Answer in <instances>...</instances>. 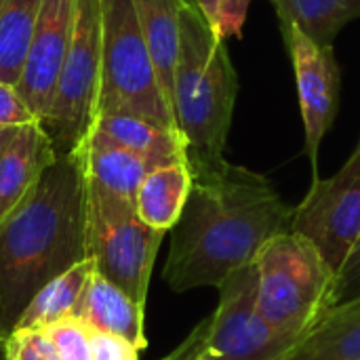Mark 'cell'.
I'll use <instances>...</instances> for the list:
<instances>
[{
  "mask_svg": "<svg viewBox=\"0 0 360 360\" xmlns=\"http://www.w3.org/2000/svg\"><path fill=\"white\" fill-rule=\"evenodd\" d=\"M293 209L266 175L232 165L192 171V190L171 230L162 270L175 293L219 287L232 272L255 262L262 247L291 230Z\"/></svg>",
  "mask_w": 360,
  "mask_h": 360,
  "instance_id": "1",
  "label": "cell"
},
{
  "mask_svg": "<svg viewBox=\"0 0 360 360\" xmlns=\"http://www.w3.org/2000/svg\"><path fill=\"white\" fill-rule=\"evenodd\" d=\"M89 177L82 148L59 154L0 224V325L15 329L34 295L86 259Z\"/></svg>",
  "mask_w": 360,
  "mask_h": 360,
  "instance_id": "2",
  "label": "cell"
},
{
  "mask_svg": "<svg viewBox=\"0 0 360 360\" xmlns=\"http://www.w3.org/2000/svg\"><path fill=\"white\" fill-rule=\"evenodd\" d=\"M238 95V76L226 38L196 2L181 8L179 57L173 76V116L186 146L190 171L226 160V143Z\"/></svg>",
  "mask_w": 360,
  "mask_h": 360,
  "instance_id": "3",
  "label": "cell"
},
{
  "mask_svg": "<svg viewBox=\"0 0 360 360\" xmlns=\"http://www.w3.org/2000/svg\"><path fill=\"white\" fill-rule=\"evenodd\" d=\"M257 308L281 333L308 335L344 293L340 274L300 232L272 236L255 262Z\"/></svg>",
  "mask_w": 360,
  "mask_h": 360,
  "instance_id": "4",
  "label": "cell"
},
{
  "mask_svg": "<svg viewBox=\"0 0 360 360\" xmlns=\"http://www.w3.org/2000/svg\"><path fill=\"white\" fill-rule=\"evenodd\" d=\"M99 114H133L179 133L133 0H101Z\"/></svg>",
  "mask_w": 360,
  "mask_h": 360,
  "instance_id": "5",
  "label": "cell"
},
{
  "mask_svg": "<svg viewBox=\"0 0 360 360\" xmlns=\"http://www.w3.org/2000/svg\"><path fill=\"white\" fill-rule=\"evenodd\" d=\"M215 312L177 346L186 360H287L306 335L276 331L257 308V274L249 264L219 287Z\"/></svg>",
  "mask_w": 360,
  "mask_h": 360,
  "instance_id": "6",
  "label": "cell"
},
{
  "mask_svg": "<svg viewBox=\"0 0 360 360\" xmlns=\"http://www.w3.org/2000/svg\"><path fill=\"white\" fill-rule=\"evenodd\" d=\"M165 234L139 219L133 200L89 181L86 257L95 262L97 274L141 306Z\"/></svg>",
  "mask_w": 360,
  "mask_h": 360,
  "instance_id": "7",
  "label": "cell"
},
{
  "mask_svg": "<svg viewBox=\"0 0 360 360\" xmlns=\"http://www.w3.org/2000/svg\"><path fill=\"white\" fill-rule=\"evenodd\" d=\"M101 91V0H76V21L51 103L40 118L55 154L78 150L91 133Z\"/></svg>",
  "mask_w": 360,
  "mask_h": 360,
  "instance_id": "8",
  "label": "cell"
},
{
  "mask_svg": "<svg viewBox=\"0 0 360 360\" xmlns=\"http://www.w3.org/2000/svg\"><path fill=\"white\" fill-rule=\"evenodd\" d=\"M291 230L310 238L340 274L360 240V141L331 177H312L304 200L293 209Z\"/></svg>",
  "mask_w": 360,
  "mask_h": 360,
  "instance_id": "9",
  "label": "cell"
},
{
  "mask_svg": "<svg viewBox=\"0 0 360 360\" xmlns=\"http://www.w3.org/2000/svg\"><path fill=\"white\" fill-rule=\"evenodd\" d=\"M283 36L295 70L302 120L306 131L304 152L312 162L314 177H319L316 171L319 148L327 131L331 129L340 105V84H342L340 65L333 46L314 44L300 27L295 25L283 27Z\"/></svg>",
  "mask_w": 360,
  "mask_h": 360,
  "instance_id": "10",
  "label": "cell"
},
{
  "mask_svg": "<svg viewBox=\"0 0 360 360\" xmlns=\"http://www.w3.org/2000/svg\"><path fill=\"white\" fill-rule=\"evenodd\" d=\"M76 21V0H42L30 53L17 82L30 112L40 120L51 103Z\"/></svg>",
  "mask_w": 360,
  "mask_h": 360,
  "instance_id": "11",
  "label": "cell"
},
{
  "mask_svg": "<svg viewBox=\"0 0 360 360\" xmlns=\"http://www.w3.org/2000/svg\"><path fill=\"white\" fill-rule=\"evenodd\" d=\"M55 156L40 120L17 127L13 139L0 152V224L25 198Z\"/></svg>",
  "mask_w": 360,
  "mask_h": 360,
  "instance_id": "12",
  "label": "cell"
},
{
  "mask_svg": "<svg viewBox=\"0 0 360 360\" xmlns=\"http://www.w3.org/2000/svg\"><path fill=\"white\" fill-rule=\"evenodd\" d=\"M143 308L146 306L131 300L120 287L93 272L72 319H78L97 331L118 335L131 342L137 350H143L148 344L143 333Z\"/></svg>",
  "mask_w": 360,
  "mask_h": 360,
  "instance_id": "13",
  "label": "cell"
},
{
  "mask_svg": "<svg viewBox=\"0 0 360 360\" xmlns=\"http://www.w3.org/2000/svg\"><path fill=\"white\" fill-rule=\"evenodd\" d=\"M93 129L141 156L152 169L173 162H188L181 135L152 120L133 114H99Z\"/></svg>",
  "mask_w": 360,
  "mask_h": 360,
  "instance_id": "14",
  "label": "cell"
},
{
  "mask_svg": "<svg viewBox=\"0 0 360 360\" xmlns=\"http://www.w3.org/2000/svg\"><path fill=\"white\" fill-rule=\"evenodd\" d=\"M80 148L89 181L135 202L137 190L152 167L141 156L118 146L95 129H91Z\"/></svg>",
  "mask_w": 360,
  "mask_h": 360,
  "instance_id": "15",
  "label": "cell"
},
{
  "mask_svg": "<svg viewBox=\"0 0 360 360\" xmlns=\"http://www.w3.org/2000/svg\"><path fill=\"white\" fill-rule=\"evenodd\" d=\"M186 0H133L150 49L162 93L173 110V76L181 40V8Z\"/></svg>",
  "mask_w": 360,
  "mask_h": 360,
  "instance_id": "16",
  "label": "cell"
},
{
  "mask_svg": "<svg viewBox=\"0 0 360 360\" xmlns=\"http://www.w3.org/2000/svg\"><path fill=\"white\" fill-rule=\"evenodd\" d=\"M192 190V171L188 162H173L148 171L137 196L135 211L143 224L169 232L184 213Z\"/></svg>",
  "mask_w": 360,
  "mask_h": 360,
  "instance_id": "17",
  "label": "cell"
},
{
  "mask_svg": "<svg viewBox=\"0 0 360 360\" xmlns=\"http://www.w3.org/2000/svg\"><path fill=\"white\" fill-rule=\"evenodd\" d=\"M287 360H360V295L335 304Z\"/></svg>",
  "mask_w": 360,
  "mask_h": 360,
  "instance_id": "18",
  "label": "cell"
},
{
  "mask_svg": "<svg viewBox=\"0 0 360 360\" xmlns=\"http://www.w3.org/2000/svg\"><path fill=\"white\" fill-rule=\"evenodd\" d=\"M281 30L295 25L314 44L333 46L344 25L360 17V0H272Z\"/></svg>",
  "mask_w": 360,
  "mask_h": 360,
  "instance_id": "19",
  "label": "cell"
},
{
  "mask_svg": "<svg viewBox=\"0 0 360 360\" xmlns=\"http://www.w3.org/2000/svg\"><path fill=\"white\" fill-rule=\"evenodd\" d=\"M93 272L95 262L86 257L84 262L72 266L70 270L46 283L27 304L15 329H46L59 321L72 319V312Z\"/></svg>",
  "mask_w": 360,
  "mask_h": 360,
  "instance_id": "20",
  "label": "cell"
},
{
  "mask_svg": "<svg viewBox=\"0 0 360 360\" xmlns=\"http://www.w3.org/2000/svg\"><path fill=\"white\" fill-rule=\"evenodd\" d=\"M42 0H0V82L21 78Z\"/></svg>",
  "mask_w": 360,
  "mask_h": 360,
  "instance_id": "21",
  "label": "cell"
},
{
  "mask_svg": "<svg viewBox=\"0 0 360 360\" xmlns=\"http://www.w3.org/2000/svg\"><path fill=\"white\" fill-rule=\"evenodd\" d=\"M61 360H93L89 327L78 319H65L44 329Z\"/></svg>",
  "mask_w": 360,
  "mask_h": 360,
  "instance_id": "22",
  "label": "cell"
},
{
  "mask_svg": "<svg viewBox=\"0 0 360 360\" xmlns=\"http://www.w3.org/2000/svg\"><path fill=\"white\" fill-rule=\"evenodd\" d=\"M8 360H61L44 329H13L8 338Z\"/></svg>",
  "mask_w": 360,
  "mask_h": 360,
  "instance_id": "23",
  "label": "cell"
},
{
  "mask_svg": "<svg viewBox=\"0 0 360 360\" xmlns=\"http://www.w3.org/2000/svg\"><path fill=\"white\" fill-rule=\"evenodd\" d=\"M89 342L93 360H139V350L118 335L89 327Z\"/></svg>",
  "mask_w": 360,
  "mask_h": 360,
  "instance_id": "24",
  "label": "cell"
},
{
  "mask_svg": "<svg viewBox=\"0 0 360 360\" xmlns=\"http://www.w3.org/2000/svg\"><path fill=\"white\" fill-rule=\"evenodd\" d=\"M30 122H38V118L30 112L17 86L0 82V127H23Z\"/></svg>",
  "mask_w": 360,
  "mask_h": 360,
  "instance_id": "25",
  "label": "cell"
},
{
  "mask_svg": "<svg viewBox=\"0 0 360 360\" xmlns=\"http://www.w3.org/2000/svg\"><path fill=\"white\" fill-rule=\"evenodd\" d=\"M251 2L253 0H221V15H219V27L217 30L226 40L240 36Z\"/></svg>",
  "mask_w": 360,
  "mask_h": 360,
  "instance_id": "26",
  "label": "cell"
},
{
  "mask_svg": "<svg viewBox=\"0 0 360 360\" xmlns=\"http://www.w3.org/2000/svg\"><path fill=\"white\" fill-rule=\"evenodd\" d=\"M352 287H360V240L342 270V289L346 291Z\"/></svg>",
  "mask_w": 360,
  "mask_h": 360,
  "instance_id": "27",
  "label": "cell"
},
{
  "mask_svg": "<svg viewBox=\"0 0 360 360\" xmlns=\"http://www.w3.org/2000/svg\"><path fill=\"white\" fill-rule=\"evenodd\" d=\"M194 2L202 11V15L211 21V25L217 30L219 27V15H221V0H194Z\"/></svg>",
  "mask_w": 360,
  "mask_h": 360,
  "instance_id": "28",
  "label": "cell"
},
{
  "mask_svg": "<svg viewBox=\"0 0 360 360\" xmlns=\"http://www.w3.org/2000/svg\"><path fill=\"white\" fill-rule=\"evenodd\" d=\"M8 338L11 331L0 325V360H8Z\"/></svg>",
  "mask_w": 360,
  "mask_h": 360,
  "instance_id": "29",
  "label": "cell"
},
{
  "mask_svg": "<svg viewBox=\"0 0 360 360\" xmlns=\"http://www.w3.org/2000/svg\"><path fill=\"white\" fill-rule=\"evenodd\" d=\"M17 127H0V152L4 150V146L13 139Z\"/></svg>",
  "mask_w": 360,
  "mask_h": 360,
  "instance_id": "30",
  "label": "cell"
},
{
  "mask_svg": "<svg viewBox=\"0 0 360 360\" xmlns=\"http://www.w3.org/2000/svg\"><path fill=\"white\" fill-rule=\"evenodd\" d=\"M160 360H186V356H184V354H181V352L177 350V348H175V350H173L171 354H167L165 359H160Z\"/></svg>",
  "mask_w": 360,
  "mask_h": 360,
  "instance_id": "31",
  "label": "cell"
}]
</instances>
